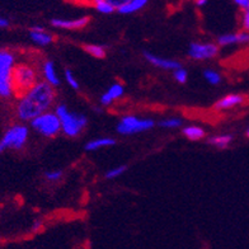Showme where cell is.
<instances>
[{
	"instance_id": "30bf717a",
	"label": "cell",
	"mask_w": 249,
	"mask_h": 249,
	"mask_svg": "<svg viewBox=\"0 0 249 249\" xmlns=\"http://www.w3.org/2000/svg\"><path fill=\"white\" fill-rule=\"evenodd\" d=\"M247 102V97L244 94H239V93H230V94L224 95L223 98H220L219 101L215 102L213 105V109L220 112L230 111V109L238 108L240 106H243Z\"/></svg>"
},
{
	"instance_id": "5bb4252c",
	"label": "cell",
	"mask_w": 249,
	"mask_h": 249,
	"mask_svg": "<svg viewBox=\"0 0 249 249\" xmlns=\"http://www.w3.org/2000/svg\"><path fill=\"white\" fill-rule=\"evenodd\" d=\"M30 38L35 45L41 47L50 46L55 41V37H53V33H50L49 31H46L41 26H35L31 28Z\"/></svg>"
},
{
	"instance_id": "8fae6325",
	"label": "cell",
	"mask_w": 249,
	"mask_h": 249,
	"mask_svg": "<svg viewBox=\"0 0 249 249\" xmlns=\"http://www.w3.org/2000/svg\"><path fill=\"white\" fill-rule=\"evenodd\" d=\"M216 43L219 47L234 46V45H248L249 43V33L246 31H238V32L224 33L217 37Z\"/></svg>"
},
{
	"instance_id": "277c9868",
	"label": "cell",
	"mask_w": 249,
	"mask_h": 249,
	"mask_svg": "<svg viewBox=\"0 0 249 249\" xmlns=\"http://www.w3.org/2000/svg\"><path fill=\"white\" fill-rule=\"evenodd\" d=\"M30 139V127L23 122L10 124L0 139V153L8 150H20Z\"/></svg>"
},
{
	"instance_id": "e0dca14e",
	"label": "cell",
	"mask_w": 249,
	"mask_h": 249,
	"mask_svg": "<svg viewBox=\"0 0 249 249\" xmlns=\"http://www.w3.org/2000/svg\"><path fill=\"white\" fill-rule=\"evenodd\" d=\"M234 136L231 134H219V135H213L210 138L207 139V142L217 149H226L229 148L230 145L233 144Z\"/></svg>"
},
{
	"instance_id": "44dd1931",
	"label": "cell",
	"mask_w": 249,
	"mask_h": 249,
	"mask_svg": "<svg viewBox=\"0 0 249 249\" xmlns=\"http://www.w3.org/2000/svg\"><path fill=\"white\" fill-rule=\"evenodd\" d=\"M90 7H93V9L101 14H112L116 10L107 0H93Z\"/></svg>"
},
{
	"instance_id": "836d02e7",
	"label": "cell",
	"mask_w": 249,
	"mask_h": 249,
	"mask_svg": "<svg viewBox=\"0 0 249 249\" xmlns=\"http://www.w3.org/2000/svg\"><path fill=\"white\" fill-rule=\"evenodd\" d=\"M41 226H42V223H41V221H36V223L33 224V229L37 230V229H39Z\"/></svg>"
},
{
	"instance_id": "3957f363",
	"label": "cell",
	"mask_w": 249,
	"mask_h": 249,
	"mask_svg": "<svg viewBox=\"0 0 249 249\" xmlns=\"http://www.w3.org/2000/svg\"><path fill=\"white\" fill-rule=\"evenodd\" d=\"M55 113L61 122V132L68 138H78L88 126V118L79 112L70 111L65 103L56 105Z\"/></svg>"
},
{
	"instance_id": "f1b7e54d",
	"label": "cell",
	"mask_w": 249,
	"mask_h": 249,
	"mask_svg": "<svg viewBox=\"0 0 249 249\" xmlns=\"http://www.w3.org/2000/svg\"><path fill=\"white\" fill-rule=\"evenodd\" d=\"M107 1H108L116 10H118L121 7H124V4H127L130 0H107Z\"/></svg>"
},
{
	"instance_id": "d4e9b609",
	"label": "cell",
	"mask_w": 249,
	"mask_h": 249,
	"mask_svg": "<svg viewBox=\"0 0 249 249\" xmlns=\"http://www.w3.org/2000/svg\"><path fill=\"white\" fill-rule=\"evenodd\" d=\"M64 75H65V80L70 88L74 89V90H79V89H80V84H79L78 79H76V76L74 75V72H72L71 70L65 69Z\"/></svg>"
},
{
	"instance_id": "7402d4cb",
	"label": "cell",
	"mask_w": 249,
	"mask_h": 249,
	"mask_svg": "<svg viewBox=\"0 0 249 249\" xmlns=\"http://www.w3.org/2000/svg\"><path fill=\"white\" fill-rule=\"evenodd\" d=\"M159 126L161 128H168V130H176V128H179L183 126V121L182 118L179 117H168L163 118L161 121H159Z\"/></svg>"
},
{
	"instance_id": "d6986e66",
	"label": "cell",
	"mask_w": 249,
	"mask_h": 249,
	"mask_svg": "<svg viewBox=\"0 0 249 249\" xmlns=\"http://www.w3.org/2000/svg\"><path fill=\"white\" fill-rule=\"evenodd\" d=\"M148 3L149 0H130L127 4H124V7L120 8L117 12L120 14H124V16L138 13L141 9H144L148 5Z\"/></svg>"
},
{
	"instance_id": "2e32d148",
	"label": "cell",
	"mask_w": 249,
	"mask_h": 249,
	"mask_svg": "<svg viewBox=\"0 0 249 249\" xmlns=\"http://www.w3.org/2000/svg\"><path fill=\"white\" fill-rule=\"evenodd\" d=\"M117 144V140L115 138H111V136H103V138H97L93 139V140L88 141L84 146L87 151H97L101 150V149L111 148V146H115Z\"/></svg>"
},
{
	"instance_id": "9a60e30c",
	"label": "cell",
	"mask_w": 249,
	"mask_h": 249,
	"mask_svg": "<svg viewBox=\"0 0 249 249\" xmlns=\"http://www.w3.org/2000/svg\"><path fill=\"white\" fill-rule=\"evenodd\" d=\"M124 93V86H122L121 83L115 82L113 84H111V87H109V88L107 89L103 94L101 95V99H99V101H101V105L105 106V107H108V106H111L113 102L122 98Z\"/></svg>"
},
{
	"instance_id": "d6a6232c",
	"label": "cell",
	"mask_w": 249,
	"mask_h": 249,
	"mask_svg": "<svg viewBox=\"0 0 249 249\" xmlns=\"http://www.w3.org/2000/svg\"><path fill=\"white\" fill-rule=\"evenodd\" d=\"M207 3H209V0H195V4L198 8H203L205 5H207Z\"/></svg>"
},
{
	"instance_id": "603a6c76",
	"label": "cell",
	"mask_w": 249,
	"mask_h": 249,
	"mask_svg": "<svg viewBox=\"0 0 249 249\" xmlns=\"http://www.w3.org/2000/svg\"><path fill=\"white\" fill-rule=\"evenodd\" d=\"M203 78L207 83H210L211 86H219L221 80H223V76L219 71L213 69H205L203 70Z\"/></svg>"
},
{
	"instance_id": "5b68a950",
	"label": "cell",
	"mask_w": 249,
	"mask_h": 249,
	"mask_svg": "<svg viewBox=\"0 0 249 249\" xmlns=\"http://www.w3.org/2000/svg\"><path fill=\"white\" fill-rule=\"evenodd\" d=\"M16 64V56L13 53L0 50V97L4 99L13 97L12 72Z\"/></svg>"
},
{
	"instance_id": "7c38bea8",
	"label": "cell",
	"mask_w": 249,
	"mask_h": 249,
	"mask_svg": "<svg viewBox=\"0 0 249 249\" xmlns=\"http://www.w3.org/2000/svg\"><path fill=\"white\" fill-rule=\"evenodd\" d=\"M144 57L149 64H151V65L158 68V69L172 70V71H174V70L182 68V64L179 61H177V60L160 57V56L149 53V51H144Z\"/></svg>"
},
{
	"instance_id": "ffe728a7",
	"label": "cell",
	"mask_w": 249,
	"mask_h": 249,
	"mask_svg": "<svg viewBox=\"0 0 249 249\" xmlns=\"http://www.w3.org/2000/svg\"><path fill=\"white\" fill-rule=\"evenodd\" d=\"M83 50L88 53L89 56L95 57V59H105L107 53H106V49L101 45H95V43H87L83 46Z\"/></svg>"
},
{
	"instance_id": "83f0119b",
	"label": "cell",
	"mask_w": 249,
	"mask_h": 249,
	"mask_svg": "<svg viewBox=\"0 0 249 249\" xmlns=\"http://www.w3.org/2000/svg\"><path fill=\"white\" fill-rule=\"evenodd\" d=\"M240 24H242V30L249 33V12H243L240 17Z\"/></svg>"
},
{
	"instance_id": "cb8c5ba5",
	"label": "cell",
	"mask_w": 249,
	"mask_h": 249,
	"mask_svg": "<svg viewBox=\"0 0 249 249\" xmlns=\"http://www.w3.org/2000/svg\"><path fill=\"white\" fill-rule=\"evenodd\" d=\"M126 171H127V165H124V164H122V165H118V167H113L106 172L105 178L108 180L116 179V178L121 177L122 174H124Z\"/></svg>"
},
{
	"instance_id": "ba28073f",
	"label": "cell",
	"mask_w": 249,
	"mask_h": 249,
	"mask_svg": "<svg viewBox=\"0 0 249 249\" xmlns=\"http://www.w3.org/2000/svg\"><path fill=\"white\" fill-rule=\"evenodd\" d=\"M220 47L215 42H191L187 55L195 61L215 59L219 55Z\"/></svg>"
},
{
	"instance_id": "ac0fdd59",
	"label": "cell",
	"mask_w": 249,
	"mask_h": 249,
	"mask_svg": "<svg viewBox=\"0 0 249 249\" xmlns=\"http://www.w3.org/2000/svg\"><path fill=\"white\" fill-rule=\"evenodd\" d=\"M182 134L190 141H201L206 138V131L201 126L197 124H188L182 128Z\"/></svg>"
},
{
	"instance_id": "4316f807",
	"label": "cell",
	"mask_w": 249,
	"mask_h": 249,
	"mask_svg": "<svg viewBox=\"0 0 249 249\" xmlns=\"http://www.w3.org/2000/svg\"><path fill=\"white\" fill-rule=\"evenodd\" d=\"M173 78L174 80L177 83H179V84H184V83H187V80H188V71L182 66L179 69L174 70Z\"/></svg>"
},
{
	"instance_id": "9c48e42d",
	"label": "cell",
	"mask_w": 249,
	"mask_h": 249,
	"mask_svg": "<svg viewBox=\"0 0 249 249\" xmlns=\"http://www.w3.org/2000/svg\"><path fill=\"white\" fill-rule=\"evenodd\" d=\"M90 22V17H79V18H53L51 19V26L57 30L66 31H78L86 28Z\"/></svg>"
},
{
	"instance_id": "6da1fadb",
	"label": "cell",
	"mask_w": 249,
	"mask_h": 249,
	"mask_svg": "<svg viewBox=\"0 0 249 249\" xmlns=\"http://www.w3.org/2000/svg\"><path fill=\"white\" fill-rule=\"evenodd\" d=\"M56 102V90L49 83L39 80L26 94L17 99L14 113L19 122H31L45 112L51 111Z\"/></svg>"
},
{
	"instance_id": "52a82bcc",
	"label": "cell",
	"mask_w": 249,
	"mask_h": 249,
	"mask_svg": "<svg viewBox=\"0 0 249 249\" xmlns=\"http://www.w3.org/2000/svg\"><path fill=\"white\" fill-rule=\"evenodd\" d=\"M155 127V121L153 118H141L135 115H127L118 121L116 130L120 135H135L146 132Z\"/></svg>"
},
{
	"instance_id": "4dcf8cb0",
	"label": "cell",
	"mask_w": 249,
	"mask_h": 249,
	"mask_svg": "<svg viewBox=\"0 0 249 249\" xmlns=\"http://www.w3.org/2000/svg\"><path fill=\"white\" fill-rule=\"evenodd\" d=\"M72 3L79 4V5H90L93 0H70Z\"/></svg>"
},
{
	"instance_id": "f546056e",
	"label": "cell",
	"mask_w": 249,
	"mask_h": 249,
	"mask_svg": "<svg viewBox=\"0 0 249 249\" xmlns=\"http://www.w3.org/2000/svg\"><path fill=\"white\" fill-rule=\"evenodd\" d=\"M234 3H235L243 12H249V0H234Z\"/></svg>"
},
{
	"instance_id": "484cf974",
	"label": "cell",
	"mask_w": 249,
	"mask_h": 249,
	"mask_svg": "<svg viewBox=\"0 0 249 249\" xmlns=\"http://www.w3.org/2000/svg\"><path fill=\"white\" fill-rule=\"evenodd\" d=\"M45 178L49 182H59L64 178V171L61 169H53V171L45 172Z\"/></svg>"
},
{
	"instance_id": "7a4b0ae2",
	"label": "cell",
	"mask_w": 249,
	"mask_h": 249,
	"mask_svg": "<svg viewBox=\"0 0 249 249\" xmlns=\"http://www.w3.org/2000/svg\"><path fill=\"white\" fill-rule=\"evenodd\" d=\"M39 68H36L32 62H17L12 72V87L13 95L17 99L26 94L30 89L39 82Z\"/></svg>"
},
{
	"instance_id": "e575fe53",
	"label": "cell",
	"mask_w": 249,
	"mask_h": 249,
	"mask_svg": "<svg viewBox=\"0 0 249 249\" xmlns=\"http://www.w3.org/2000/svg\"><path fill=\"white\" fill-rule=\"evenodd\" d=\"M246 138L249 140V127L246 130Z\"/></svg>"
},
{
	"instance_id": "8992f818",
	"label": "cell",
	"mask_w": 249,
	"mask_h": 249,
	"mask_svg": "<svg viewBox=\"0 0 249 249\" xmlns=\"http://www.w3.org/2000/svg\"><path fill=\"white\" fill-rule=\"evenodd\" d=\"M32 130L43 138L53 139L61 132V122L55 113V111H49L36 117L30 122Z\"/></svg>"
},
{
	"instance_id": "4fadbf2b",
	"label": "cell",
	"mask_w": 249,
	"mask_h": 249,
	"mask_svg": "<svg viewBox=\"0 0 249 249\" xmlns=\"http://www.w3.org/2000/svg\"><path fill=\"white\" fill-rule=\"evenodd\" d=\"M39 74L43 78V82L49 83L50 86H53V88H57L61 84L60 76L56 71L55 64L51 60H43L39 65Z\"/></svg>"
},
{
	"instance_id": "1f68e13d",
	"label": "cell",
	"mask_w": 249,
	"mask_h": 249,
	"mask_svg": "<svg viewBox=\"0 0 249 249\" xmlns=\"http://www.w3.org/2000/svg\"><path fill=\"white\" fill-rule=\"evenodd\" d=\"M7 27H9V20L7 18L0 17V28H7Z\"/></svg>"
}]
</instances>
